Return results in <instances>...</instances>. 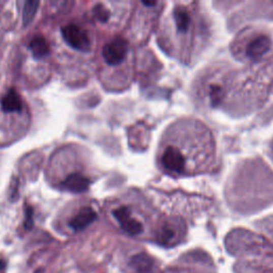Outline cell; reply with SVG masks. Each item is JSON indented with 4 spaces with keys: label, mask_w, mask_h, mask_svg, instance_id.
<instances>
[{
    "label": "cell",
    "mask_w": 273,
    "mask_h": 273,
    "mask_svg": "<svg viewBox=\"0 0 273 273\" xmlns=\"http://www.w3.org/2000/svg\"><path fill=\"white\" fill-rule=\"evenodd\" d=\"M63 40L72 48L80 51H89L91 41L86 32L77 25L70 24L61 29Z\"/></svg>",
    "instance_id": "cell-1"
},
{
    "label": "cell",
    "mask_w": 273,
    "mask_h": 273,
    "mask_svg": "<svg viewBox=\"0 0 273 273\" xmlns=\"http://www.w3.org/2000/svg\"><path fill=\"white\" fill-rule=\"evenodd\" d=\"M128 52V43L123 38H115L103 47V57L109 65L121 64Z\"/></svg>",
    "instance_id": "cell-2"
},
{
    "label": "cell",
    "mask_w": 273,
    "mask_h": 273,
    "mask_svg": "<svg viewBox=\"0 0 273 273\" xmlns=\"http://www.w3.org/2000/svg\"><path fill=\"white\" fill-rule=\"evenodd\" d=\"M161 161L163 167L172 172L181 173L185 169V157L176 147H167L163 153Z\"/></svg>",
    "instance_id": "cell-3"
},
{
    "label": "cell",
    "mask_w": 273,
    "mask_h": 273,
    "mask_svg": "<svg viewBox=\"0 0 273 273\" xmlns=\"http://www.w3.org/2000/svg\"><path fill=\"white\" fill-rule=\"evenodd\" d=\"M90 179L80 173H73L61 184L64 190L74 193H83L90 188Z\"/></svg>",
    "instance_id": "cell-4"
},
{
    "label": "cell",
    "mask_w": 273,
    "mask_h": 273,
    "mask_svg": "<svg viewBox=\"0 0 273 273\" xmlns=\"http://www.w3.org/2000/svg\"><path fill=\"white\" fill-rule=\"evenodd\" d=\"M271 40L266 36H259L253 39L247 46V56L256 60L266 54L271 48Z\"/></svg>",
    "instance_id": "cell-5"
},
{
    "label": "cell",
    "mask_w": 273,
    "mask_h": 273,
    "mask_svg": "<svg viewBox=\"0 0 273 273\" xmlns=\"http://www.w3.org/2000/svg\"><path fill=\"white\" fill-rule=\"evenodd\" d=\"M96 218L97 216L93 208H91V207H83L70 221V226L76 232L82 231V229L92 224L96 220Z\"/></svg>",
    "instance_id": "cell-6"
},
{
    "label": "cell",
    "mask_w": 273,
    "mask_h": 273,
    "mask_svg": "<svg viewBox=\"0 0 273 273\" xmlns=\"http://www.w3.org/2000/svg\"><path fill=\"white\" fill-rule=\"evenodd\" d=\"M21 101L15 89H10L2 101V108L5 112H19L21 110Z\"/></svg>",
    "instance_id": "cell-7"
},
{
    "label": "cell",
    "mask_w": 273,
    "mask_h": 273,
    "mask_svg": "<svg viewBox=\"0 0 273 273\" xmlns=\"http://www.w3.org/2000/svg\"><path fill=\"white\" fill-rule=\"evenodd\" d=\"M29 48L32 54H34V57L37 59L45 58L50 52V47H49L48 42L42 36H37L32 39L30 41Z\"/></svg>",
    "instance_id": "cell-8"
},
{
    "label": "cell",
    "mask_w": 273,
    "mask_h": 273,
    "mask_svg": "<svg viewBox=\"0 0 273 273\" xmlns=\"http://www.w3.org/2000/svg\"><path fill=\"white\" fill-rule=\"evenodd\" d=\"M174 19H175L176 27L179 32H186L190 25V16L181 8H177L174 11Z\"/></svg>",
    "instance_id": "cell-9"
},
{
    "label": "cell",
    "mask_w": 273,
    "mask_h": 273,
    "mask_svg": "<svg viewBox=\"0 0 273 273\" xmlns=\"http://www.w3.org/2000/svg\"><path fill=\"white\" fill-rule=\"evenodd\" d=\"M40 3L39 2H34V0H29V2L25 3L24 6V11H23V24L24 26H28L32 20H34L38 9H39Z\"/></svg>",
    "instance_id": "cell-10"
},
{
    "label": "cell",
    "mask_w": 273,
    "mask_h": 273,
    "mask_svg": "<svg viewBox=\"0 0 273 273\" xmlns=\"http://www.w3.org/2000/svg\"><path fill=\"white\" fill-rule=\"evenodd\" d=\"M132 265L140 273H146L151 267V260L145 254H139L132 258Z\"/></svg>",
    "instance_id": "cell-11"
},
{
    "label": "cell",
    "mask_w": 273,
    "mask_h": 273,
    "mask_svg": "<svg viewBox=\"0 0 273 273\" xmlns=\"http://www.w3.org/2000/svg\"><path fill=\"white\" fill-rule=\"evenodd\" d=\"M119 225H121V227L123 228L124 232H126L129 235H133V236L139 235V234L142 233V231H143V226H142V224L138 220L134 219V218H132V217L128 218L127 220H125L124 222H122Z\"/></svg>",
    "instance_id": "cell-12"
},
{
    "label": "cell",
    "mask_w": 273,
    "mask_h": 273,
    "mask_svg": "<svg viewBox=\"0 0 273 273\" xmlns=\"http://www.w3.org/2000/svg\"><path fill=\"white\" fill-rule=\"evenodd\" d=\"M93 14L96 17V19L101 23H106L110 17V12L109 10L102 4H98L93 8Z\"/></svg>",
    "instance_id": "cell-13"
},
{
    "label": "cell",
    "mask_w": 273,
    "mask_h": 273,
    "mask_svg": "<svg viewBox=\"0 0 273 273\" xmlns=\"http://www.w3.org/2000/svg\"><path fill=\"white\" fill-rule=\"evenodd\" d=\"M130 214H132V211H130V208L127 206H122L119 207V208L113 210V216L119 224L127 220L128 218H130Z\"/></svg>",
    "instance_id": "cell-14"
},
{
    "label": "cell",
    "mask_w": 273,
    "mask_h": 273,
    "mask_svg": "<svg viewBox=\"0 0 273 273\" xmlns=\"http://www.w3.org/2000/svg\"><path fill=\"white\" fill-rule=\"evenodd\" d=\"M25 227L27 229H30L32 226H34V209L32 207L29 205L25 206Z\"/></svg>",
    "instance_id": "cell-15"
},
{
    "label": "cell",
    "mask_w": 273,
    "mask_h": 273,
    "mask_svg": "<svg viewBox=\"0 0 273 273\" xmlns=\"http://www.w3.org/2000/svg\"><path fill=\"white\" fill-rule=\"evenodd\" d=\"M220 92H221V89L218 88V86H214L211 92H210V96L213 98V102L214 103H217L218 102V98L217 97H220Z\"/></svg>",
    "instance_id": "cell-16"
},
{
    "label": "cell",
    "mask_w": 273,
    "mask_h": 273,
    "mask_svg": "<svg viewBox=\"0 0 273 273\" xmlns=\"http://www.w3.org/2000/svg\"><path fill=\"white\" fill-rule=\"evenodd\" d=\"M143 5L149 7V6H155L156 3H155V2H153V3H150V2H149V3H148V2H143Z\"/></svg>",
    "instance_id": "cell-17"
}]
</instances>
